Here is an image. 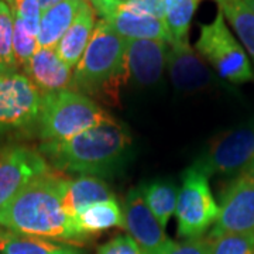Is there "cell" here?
<instances>
[{"mask_svg":"<svg viewBox=\"0 0 254 254\" xmlns=\"http://www.w3.org/2000/svg\"><path fill=\"white\" fill-rule=\"evenodd\" d=\"M65 181L50 171L31 180L0 209V227L23 236L83 242L64 208Z\"/></svg>","mask_w":254,"mask_h":254,"instance_id":"1","label":"cell"},{"mask_svg":"<svg viewBox=\"0 0 254 254\" xmlns=\"http://www.w3.org/2000/svg\"><path fill=\"white\" fill-rule=\"evenodd\" d=\"M131 145L123 125L103 123L61 141H44L40 154L57 170L81 175H108L119 168Z\"/></svg>","mask_w":254,"mask_h":254,"instance_id":"2","label":"cell"},{"mask_svg":"<svg viewBox=\"0 0 254 254\" xmlns=\"http://www.w3.org/2000/svg\"><path fill=\"white\" fill-rule=\"evenodd\" d=\"M127 40L119 36L105 20H99L76 64L72 86L76 91H112L123 81Z\"/></svg>","mask_w":254,"mask_h":254,"instance_id":"3","label":"cell"},{"mask_svg":"<svg viewBox=\"0 0 254 254\" xmlns=\"http://www.w3.org/2000/svg\"><path fill=\"white\" fill-rule=\"evenodd\" d=\"M115 122L85 93L71 89L43 95L38 134L44 141H61L92 127Z\"/></svg>","mask_w":254,"mask_h":254,"instance_id":"4","label":"cell"},{"mask_svg":"<svg viewBox=\"0 0 254 254\" xmlns=\"http://www.w3.org/2000/svg\"><path fill=\"white\" fill-rule=\"evenodd\" d=\"M195 50L212 65L222 79L232 83H246L254 79L249 55L232 34L220 10L209 24L200 26Z\"/></svg>","mask_w":254,"mask_h":254,"instance_id":"5","label":"cell"},{"mask_svg":"<svg viewBox=\"0 0 254 254\" xmlns=\"http://www.w3.org/2000/svg\"><path fill=\"white\" fill-rule=\"evenodd\" d=\"M175 216L178 235L187 239L202 236L219 216V203L213 198L208 177L193 165L182 175Z\"/></svg>","mask_w":254,"mask_h":254,"instance_id":"6","label":"cell"},{"mask_svg":"<svg viewBox=\"0 0 254 254\" xmlns=\"http://www.w3.org/2000/svg\"><path fill=\"white\" fill-rule=\"evenodd\" d=\"M254 158V122L216 137L193 167L206 177H235L247 171Z\"/></svg>","mask_w":254,"mask_h":254,"instance_id":"7","label":"cell"},{"mask_svg":"<svg viewBox=\"0 0 254 254\" xmlns=\"http://www.w3.org/2000/svg\"><path fill=\"white\" fill-rule=\"evenodd\" d=\"M43 93L26 73H0V133L37 126Z\"/></svg>","mask_w":254,"mask_h":254,"instance_id":"8","label":"cell"},{"mask_svg":"<svg viewBox=\"0 0 254 254\" xmlns=\"http://www.w3.org/2000/svg\"><path fill=\"white\" fill-rule=\"evenodd\" d=\"M249 232H254V180L243 173L220 193L219 216L209 237Z\"/></svg>","mask_w":254,"mask_h":254,"instance_id":"9","label":"cell"},{"mask_svg":"<svg viewBox=\"0 0 254 254\" xmlns=\"http://www.w3.org/2000/svg\"><path fill=\"white\" fill-rule=\"evenodd\" d=\"M123 220L128 236L145 254H161L171 243L164 227L147 206L140 188L128 190L123 202Z\"/></svg>","mask_w":254,"mask_h":254,"instance_id":"10","label":"cell"},{"mask_svg":"<svg viewBox=\"0 0 254 254\" xmlns=\"http://www.w3.org/2000/svg\"><path fill=\"white\" fill-rule=\"evenodd\" d=\"M48 173L46 158L26 147L0 150V209L31 180Z\"/></svg>","mask_w":254,"mask_h":254,"instance_id":"11","label":"cell"},{"mask_svg":"<svg viewBox=\"0 0 254 254\" xmlns=\"http://www.w3.org/2000/svg\"><path fill=\"white\" fill-rule=\"evenodd\" d=\"M168 43L161 40H127L123 79L131 78L138 85H154L165 68Z\"/></svg>","mask_w":254,"mask_h":254,"instance_id":"12","label":"cell"},{"mask_svg":"<svg viewBox=\"0 0 254 254\" xmlns=\"http://www.w3.org/2000/svg\"><path fill=\"white\" fill-rule=\"evenodd\" d=\"M165 68L173 85L180 91H198L215 79L206 64L188 41L168 44Z\"/></svg>","mask_w":254,"mask_h":254,"instance_id":"13","label":"cell"},{"mask_svg":"<svg viewBox=\"0 0 254 254\" xmlns=\"http://www.w3.org/2000/svg\"><path fill=\"white\" fill-rule=\"evenodd\" d=\"M95 13H98L102 20L126 40H161L168 44L171 43L165 21L161 18L120 9L119 3Z\"/></svg>","mask_w":254,"mask_h":254,"instance_id":"14","label":"cell"},{"mask_svg":"<svg viewBox=\"0 0 254 254\" xmlns=\"http://www.w3.org/2000/svg\"><path fill=\"white\" fill-rule=\"evenodd\" d=\"M24 71L43 95L68 89L72 85V68L64 63L55 50L38 48L24 66Z\"/></svg>","mask_w":254,"mask_h":254,"instance_id":"15","label":"cell"},{"mask_svg":"<svg viewBox=\"0 0 254 254\" xmlns=\"http://www.w3.org/2000/svg\"><path fill=\"white\" fill-rule=\"evenodd\" d=\"M86 3L88 0H61L53 7L41 11L37 37L38 47L55 50Z\"/></svg>","mask_w":254,"mask_h":254,"instance_id":"16","label":"cell"},{"mask_svg":"<svg viewBox=\"0 0 254 254\" xmlns=\"http://www.w3.org/2000/svg\"><path fill=\"white\" fill-rule=\"evenodd\" d=\"M109 199H115L113 192L99 177L81 175L75 180H66L64 185V208L72 220L83 209Z\"/></svg>","mask_w":254,"mask_h":254,"instance_id":"17","label":"cell"},{"mask_svg":"<svg viewBox=\"0 0 254 254\" xmlns=\"http://www.w3.org/2000/svg\"><path fill=\"white\" fill-rule=\"evenodd\" d=\"M95 14V10L88 1L81 10V13L76 16L72 26L68 28L65 36L61 38L58 46L55 47V53L71 68L76 66V64L79 63L82 54L85 53V48L93 34L95 26L98 23Z\"/></svg>","mask_w":254,"mask_h":254,"instance_id":"18","label":"cell"},{"mask_svg":"<svg viewBox=\"0 0 254 254\" xmlns=\"http://www.w3.org/2000/svg\"><path fill=\"white\" fill-rule=\"evenodd\" d=\"M73 225L83 239L109 230L112 227H123V209L120 208L116 199L98 202L81 210L73 218Z\"/></svg>","mask_w":254,"mask_h":254,"instance_id":"19","label":"cell"},{"mask_svg":"<svg viewBox=\"0 0 254 254\" xmlns=\"http://www.w3.org/2000/svg\"><path fill=\"white\" fill-rule=\"evenodd\" d=\"M254 63V11L243 0H215Z\"/></svg>","mask_w":254,"mask_h":254,"instance_id":"20","label":"cell"},{"mask_svg":"<svg viewBox=\"0 0 254 254\" xmlns=\"http://www.w3.org/2000/svg\"><path fill=\"white\" fill-rule=\"evenodd\" d=\"M0 254H82V252L63 242L13 233L0 247Z\"/></svg>","mask_w":254,"mask_h":254,"instance_id":"21","label":"cell"},{"mask_svg":"<svg viewBox=\"0 0 254 254\" xmlns=\"http://www.w3.org/2000/svg\"><path fill=\"white\" fill-rule=\"evenodd\" d=\"M141 193L147 206L153 212L157 220L165 227L170 219L175 213L177 199H178V190L173 182L154 181L143 185Z\"/></svg>","mask_w":254,"mask_h":254,"instance_id":"22","label":"cell"},{"mask_svg":"<svg viewBox=\"0 0 254 254\" xmlns=\"http://www.w3.org/2000/svg\"><path fill=\"white\" fill-rule=\"evenodd\" d=\"M200 0H164L165 26L171 43L188 41V30ZM170 43V44H171Z\"/></svg>","mask_w":254,"mask_h":254,"instance_id":"23","label":"cell"},{"mask_svg":"<svg viewBox=\"0 0 254 254\" xmlns=\"http://www.w3.org/2000/svg\"><path fill=\"white\" fill-rule=\"evenodd\" d=\"M14 18L6 1L0 0V64L6 72H16L17 63L13 51Z\"/></svg>","mask_w":254,"mask_h":254,"instance_id":"24","label":"cell"},{"mask_svg":"<svg viewBox=\"0 0 254 254\" xmlns=\"http://www.w3.org/2000/svg\"><path fill=\"white\" fill-rule=\"evenodd\" d=\"M209 254H254V232L209 237Z\"/></svg>","mask_w":254,"mask_h":254,"instance_id":"25","label":"cell"},{"mask_svg":"<svg viewBox=\"0 0 254 254\" xmlns=\"http://www.w3.org/2000/svg\"><path fill=\"white\" fill-rule=\"evenodd\" d=\"M14 18V30H13V51H14V58L18 65L23 68L27 65L31 60V57L36 54L38 47V38L34 31L30 28L17 17Z\"/></svg>","mask_w":254,"mask_h":254,"instance_id":"26","label":"cell"},{"mask_svg":"<svg viewBox=\"0 0 254 254\" xmlns=\"http://www.w3.org/2000/svg\"><path fill=\"white\" fill-rule=\"evenodd\" d=\"M13 13V17L20 18L31 31H34L38 37L40 18H41V7L37 0H3Z\"/></svg>","mask_w":254,"mask_h":254,"instance_id":"27","label":"cell"},{"mask_svg":"<svg viewBox=\"0 0 254 254\" xmlns=\"http://www.w3.org/2000/svg\"><path fill=\"white\" fill-rule=\"evenodd\" d=\"M120 9L128 10L133 13H140L145 16L161 18L165 17V3L164 0H123L119 3Z\"/></svg>","mask_w":254,"mask_h":254,"instance_id":"28","label":"cell"},{"mask_svg":"<svg viewBox=\"0 0 254 254\" xmlns=\"http://www.w3.org/2000/svg\"><path fill=\"white\" fill-rule=\"evenodd\" d=\"M96 254H145L128 235H119L98 249Z\"/></svg>","mask_w":254,"mask_h":254,"instance_id":"29","label":"cell"},{"mask_svg":"<svg viewBox=\"0 0 254 254\" xmlns=\"http://www.w3.org/2000/svg\"><path fill=\"white\" fill-rule=\"evenodd\" d=\"M161 254H209V240L193 237L181 243L171 242Z\"/></svg>","mask_w":254,"mask_h":254,"instance_id":"30","label":"cell"},{"mask_svg":"<svg viewBox=\"0 0 254 254\" xmlns=\"http://www.w3.org/2000/svg\"><path fill=\"white\" fill-rule=\"evenodd\" d=\"M91 3V6L93 7L95 11L103 9V7H108V6H112V4H118V3H122L123 0H88Z\"/></svg>","mask_w":254,"mask_h":254,"instance_id":"31","label":"cell"},{"mask_svg":"<svg viewBox=\"0 0 254 254\" xmlns=\"http://www.w3.org/2000/svg\"><path fill=\"white\" fill-rule=\"evenodd\" d=\"M37 1H38V4H40V7H41V11H44V10L55 6L57 3H60L61 0H37Z\"/></svg>","mask_w":254,"mask_h":254,"instance_id":"32","label":"cell"},{"mask_svg":"<svg viewBox=\"0 0 254 254\" xmlns=\"http://www.w3.org/2000/svg\"><path fill=\"white\" fill-rule=\"evenodd\" d=\"M246 173L249 174V175H250V177L254 180V158H253V161H252V164H250V167L247 168V171H246Z\"/></svg>","mask_w":254,"mask_h":254,"instance_id":"33","label":"cell"},{"mask_svg":"<svg viewBox=\"0 0 254 254\" xmlns=\"http://www.w3.org/2000/svg\"><path fill=\"white\" fill-rule=\"evenodd\" d=\"M243 1H245L246 4H247V6L254 11V0H243Z\"/></svg>","mask_w":254,"mask_h":254,"instance_id":"34","label":"cell"},{"mask_svg":"<svg viewBox=\"0 0 254 254\" xmlns=\"http://www.w3.org/2000/svg\"><path fill=\"white\" fill-rule=\"evenodd\" d=\"M4 72H6V71H4V68H3V65L0 64V73H4Z\"/></svg>","mask_w":254,"mask_h":254,"instance_id":"35","label":"cell"}]
</instances>
